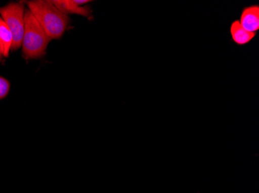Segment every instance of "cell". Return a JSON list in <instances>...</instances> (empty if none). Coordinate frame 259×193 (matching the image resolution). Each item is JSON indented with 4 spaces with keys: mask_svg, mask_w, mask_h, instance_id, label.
<instances>
[{
    "mask_svg": "<svg viewBox=\"0 0 259 193\" xmlns=\"http://www.w3.org/2000/svg\"><path fill=\"white\" fill-rule=\"evenodd\" d=\"M27 6L30 13L52 40H58L63 36L70 18L62 14L52 1L33 0L29 1Z\"/></svg>",
    "mask_w": 259,
    "mask_h": 193,
    "instance_id": "obj_1",
    "label": "cell"
},
{
    "mask_svg": "<svg viewBox=\"0 0 259 193\" xmlns=\"http://www.w3.org/2000/svg\"><path fill=\"white\" fill-rule=\"evenodd\" d=\"M24 21L25 28L22 42L23 56L27 59H39L46 54L47 47L52 39L29 10H25Z\"/></svg>",
    "mask_w": 259,
    "mask_h": 193,
    "instance_id": "obj_2",
    "label": "cell"
},
{
    "mask_svg": "<svg viewBox=\"0 0 259 193\" xmlns=\"http://www.w3.org/2000/svg\"><path fill=\"white\" fill-rule=\"evenodd\" d=\"M0 16L13 35L11 50H18L22 46L25 28V9L23 3H11L0 7Z\"/></svg>",
    "mask_w": 259,
    "mask_h": 193,
    "instance_id": "obj_3",
    "label": "cell"
},
{
    "mask_svg": "<svg viewBox=\"0 0 259 193\" xmlns=\"http://www.w3.org/2000/svg\"><path fill=\"white\" fill-rule=\"evenodd\" d=\"M239 22L244 30L256 33L259 30V6L251 5L244 8Z\"/></svg>",
    "mask_w": 259,
    "mask_h": 193,
    "instance_id": "obj_4",
    "label": "cell"
},
{
    "mask_svg": "<svg viewBox=\"0 0 259 193\" xmlns=\"http://www.w3.org/2000/svg\"><path fill=\"white\" fill-rule=\"evenodd\" d=\"M52 2L65 15L77 14L88 19L92 18V10L90 7L78 5L75 0H55Z\"/></svg>",
    "mask_w": 259,
    "mask_h": 193,
    "instance_id": "obj_5",
    "label": "cell"
},
{
    "mask_svg": "<svg viewBox=\"0 0 259 193\" xmlns=\"http://www.w3.org/2000/svg\"><path fill=\"white\" fill-rule=\"evenodd\" d=\"M230 31H231L233 41L238 46L248 44L256 36V33H251L244 30L241 27L239 20H234L231 23Z\"/></svg>",
    "mask_w": 259,
    "mask_h": 193,
    "instance_id": "obj_6",
    "label": "cell"
},
{
    "mask_svg": "<svg viewBox=\"0 0 259 193\" xmlns=\"http://www.w3.org/2000/svg\"><path fill=\"white\" fill-rule=\"evenodd\" d=\"M13 44V35L11 31L0 17V50L4 57H8Z\"/></svg>",
    "mask_w": 259,
    "mask_h": 193,
    "instance_id": "obj_7",
    "label": "cell"
},
{
    "mask_svg": "<svg viewBox=\"0 0 259 193\" xmlns=\"http://www.w3.org/2000/svg\"><path fill=\"white\" fill-rule=\"evenodd\" d=\"M10 84L7 79L0 76V100L4 99L8 95Z\"/></svg>",
    "mask_w": 259,
    "mask_h": 193,
    "instance_id": "obj_8",
    "label": "cell"
},
{
    "mask_svg": "<svg viewBox=\"0 0 259 193\" xmlns=\"http://www.w3.org/2000/svg\"><path fill=\"white\" fill-rule=\"evenodd\" d=\"M3 57H4V56H3L2 52H1V50H0V63L2 62Z\"/></svg>",
    "mask_w": 259,
    "mask_h": 193,
    "instance_id": "obj_9",
    "label": "cell"
}]
</instances>
